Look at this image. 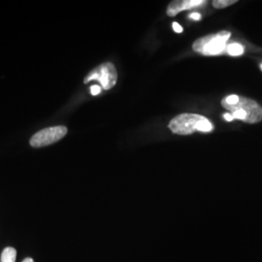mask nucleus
Segmentation results:
<instances>
[{
    "mask_svg": "<svg viewBox=\"0 0 262 262\" xmlns=\"http://www.w3.org/2000/svg\"><path fill=\"white\" fill-rule=\"evenodd\" d=\"M222 106L229 111L234 120L247 123H257L262 121V107L251 98L228 95L222 100Z\"/></svg>",
    "mask_w": 262,
    "mask_h": 262,
    "instance_id": "obj_1",
    "label": "nucleus"
},
{
    "mask_svg": "<svg viewBox=\"0 0 262 262\" xmlns=\"http://www.w3.org/2000/svg\"><path fill=\"white\" fill-rule=\"evenodd\" d=\"M169 129L179 135H189L195 131L211 132L214 129L211 122L201 115L181 114L172 119L168 125Z\"/></svg>",
    "mask_w": 262,
    "mask_h": 262,
    "instance_id": "obj_2",
    "label": "nucleus"
},
{
    "mask_svg": "<svg viewBox=\"0 0 262 262\" xmlns=\"http://www.w3.org/2000/svg\"><path fill=\"white\" fill-rule=\"evenodd\" d=\"M230 35L231 33L226 30L220 31L215 34H209L197 39L192 45V49L194 52L204 56L222 55L226 51Z\"/></svg>",
    "mask_w": 262,
    "mask_h": 262,
    "instance_id": "obj_3",
    "label": "nucleus"
},
{
    "mask_svg": "<svg viewBox=\"0 0 262 262\" xmlns=\"http://www.w3.org/2000/svg\"><path fill=\"white\" fill-rule=\"evenodd\" d=\"M98 81L102 85L103 90H111L117 83L118 72L115 66L111 62H105L101 66L94 69L88 77L84 79V84H88L91 81Z\"/></svg>",
    "mask_w": 262,
    "mask_h": 262,
    "instance_id": "obj_4",
    "label": "nucleus"
},
{
    "mask_svg": "<svg viewBox=\"0 0 262 262\" xmlns=\"http://www.w3.org/2000/svg\"><path fill=\"white\" fill-rule=\"evenodd\" d=\"M67 133L66 126L48 127L34 134L30 140V145L34 148H40L54 144L62 139Z\"/></svg>",
    "mask_w": 262,
    "mask_h": 262,
    "instance_id": "obj_5",
    "label": "nucleus"
},
{
    "mask_svg": "<svg viewBox=\"0 0 262 262\" xmlns=\"http://www.w3.org/2000/svg\"><path fill=\"white\" fill-rule=\"evenodd\" d=\"M205 0H177L172 1L167 7V15L169 17H174L180 12L185 10H190L198 6L206 4Z\"/></svg>",
    "mask_w": 262,
    "mask_h": 262,
    "instance_id": "obj_6",
    "label": "nucleus"
},
{
    "mask_svg": "<svg viewBox=\"0 0 262 262\" xmlns=\"http://www.w3.org/2000/svg\"><path fill=\"white\" fill-rule=\"evenodd\" d=\"M16 258L17 251L12 247L5 248L1 254V262H16Z\"/></svg>",
    "mask_w": 262,
    "mask_h": 262,
    "instance_id": "obj_7",
    "label": "nucleus"
},
{
    "mask_svg": "<svg viewBox=\"0 0 262 262\" xmlns=\"http://www.w3.org/2000/svg\"><path fill=\"white\" fill-rule=\"evenodd\" d=\"M225 52L229 56H241L244 54V46L239 43H229V44H227Z\"/></svg>",
    "mask_w": 262,
    "mask_h": 262,
    "instance_id": "obj_8",
    "label": "nucleus"
},
{
    "mask_svg": "<svg viewBox=\"0 0 262 262\" xmlns=\"http://www.w3.org/2000/svg\"><path fill=\"white\" fill-rule=\"evenodd\" d=\"M236 2H237L236 0H214L212 2V4L216 9H223V8H226L232 4H235Z\"/></svg>",
    "mask_w": 262,
    "mask_h": 262,
    "instance_id": "obj_9",
    "label": "nucleus"
},
{
    "mask_svg": "<svg viewBox=\"0 0 262 262\" xmlns=\"http://www.w3.org/2000/svg\"><path fill=\"white\" fill-rule=\"evenodd\" d=\"M101 93V88L99 85H93L91 86V94L93 95H98V94Z\"/></svg>",
    "mask_w": 262,
    "mask_h": 262,
    "instance_id": "obj_10",
    "label": "nucleus"
},
{
    "mask_svg": "<svg viewBox=\"0 0 262 262\" xmlns=\"http://www.w3.org/2000/svg\"><path fill=\"white\" fill-rule=\"evenodd\" d=\"M172 27H173V29H174V31H175V32H177V33H181V32H183V28L179 25L178 23H173Z\"/></svg>",
    "mask_w": 262,
    "mask_h": 262,
    "instance_id": "obj_11",
    "label": "nucleus"
},
{
    "mask_svg": "<svg viewBox=\"0 0 262 262\" xmlns=\"http://www.w3.org/2000/svg\"><path fill=\"white\" fill-rule=\"evenodd\" d=\"M189 19H194V20H199V19H201V15H200L199 13H196V12L191 13V14L189 15Z\"/></svg>",
    "mask_w": 262,
    "mask_h": 262,
    "instance_id": "obj_12",
    "label": "nucleus"
},
{
    "mask_svg": "<svg viewBox=\"0 0 262 262\" xmlns=\"http://www.w3.org/2000/svg\"><path fill=\"white\" fill-rule=\"evenodd\" d=\"M224 119H225V121H227V122H232L234 120L233 116L231 114H229V113H225V115H224Z\"/></svg>",
    "mask_w": 262,
    "mask_h": 262,
    "instance_id": "obj_13",
    "label": "nucleus"
},
{
    "mask_svg": "<svg viewBox=\"0 0 262 262\" xmlns=\"http://www.w3.org/2000/svg\"><path fill=\"white\" fill-rule=\"evenodd\" d=\"M23 262H34L33 261V259H32V258H29V257H28V258H26V259H25V260H24V261Z\"/></svg>",
    "mask_w": 262,
    "mask_h": 262,
    "instance_id": "obj_14",
    "label": "nucleus"
},
{
    "mask_svg": "<svg viewBox=\"0 0 262 262\" xmlns=\"http://www.w3.org/2000/svg\"><path fill=\"white\" fill-rule=\"evenodd\" d=\"M260 67H261V70H262V64H261V66H260Z\"/></svg>",
    "mask_w": 262,
    "mask_h": 262,
    "instance_id": "obj_15",
    "label": "nucleus"
}]
</instances>
